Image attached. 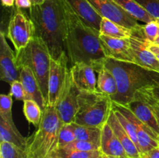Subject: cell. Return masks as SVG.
Listing matches in <instances>:
<instances>
[{
	"mask_svg": "<svg viewBox=\"0 0 159 158\" xmlns=\"http://www.w3.org/2000/svg\"><path fill=\"white\" fill-rule=\"evenodd\" d=\"M134 99H138L144 102L159 103V85L147 87L139 90L136 93Z\"/></svg>",
	"mask_w": 159,
	"mask_h": 158,
	"instance_id": "obj_30",
	"label": "cell"
},
{
	"mask_svg": "<svg viewBox=\"0 0 159 158\" xmlns=\"http://www.w3.org/2000/svg\"><path fill=\"white\" fill-rule=\"evenodd\" d=\"M75 135L76 139L95 143L100 147L102 129L98 127L79 125L75 122L70 124Z\"/></svg>",
	"mask_w": 159,
	"mask_h": 158,
	"instance_id": "obj_25",
	"label": "cell"
},
{
	"mask_svg": "<svg viewBox=\"0 0 159 158\" xmlns=\"http://www.w3.org/2000/svg\"><path fill=\"white\" fill-rule=\"evenodd\" d=\"M99 158H102V156H100V157H99Z\"/></svg>",
	"mask_w": 159,
	"mask_h": 158,
	"instance_id": "obj_48",
	"label": "cell"
},
{
	"mask_svg": "<svg viewBox=\"0 0 159 158\" xmlns=\"http://www.w3.org/2000/svg\"><path fill=\"white\" fill-rule=\"evenodd\" d=\"M62 149L66 150H72V151H93V150H100V147L98 144L89 141L75 139Z\"/></svg>",
	"mask_w": 159,
	"mask_h": 158,
	"instance_id": "obj_32",
	"label": "cell"
},
{
	"mask_svg": "<svg viewBox=\"0 0 159 158\" xmlns=\"http://www.w3.org/2000/svg\"><path fill=\"white\" fill-rule=\"evenodd\" d=\"M104 66L113 73L117 82L118 91L111 98L116 103L127 105L134 100L139 90L159 85V72L138 64L107 57Z\"/></svg>",
	"mask_w": 159,
	"mask_h": 158,
	"instance_id": "obj_3",
	"label": "cell"
},
{
	"mask_svg": "<svg viewBox=\"0 0 159 158\" xmlns=\"http://www.w3.org/2000/svg\"><path fill=\"white\" fill-rule=\"evenodd\" d=\"M100 39L102 42L106 53L108 57L120 60V61L135 63L134 56L129 39H118L101 35ZM136 64V63H135Z\"/></svg>",
	"mask_w": 159,
	"mask_h": 158,
	"instance_id": "obj_13",
	"label": "cell"
},
{
	"mask_svg": "<svg viewBox=\"0 0 159 158\" xmlns=\"http://www.w3.org/2000/svg\"><path fill=\"white\" fill-rule=\"evenodd\" d=\"M100 150L102 155L110 158H129L120 141L107 122L102 128Z\"/></svg>",
	"mask_w": 159,
	"mask_h": 158,
	"instance_id": "obj_16",
	"label": "cell"
},
{
	"mask_svg": "<svg viewBox=\"0 0 159 158\" xmlns=\"http://www.w3.org/2000/svg\"><path fill=\"white\" fill-rule=\"evenodd\" d=\"M46 158H61V157L58 156V154L57 153V151H56L54 152V153H53L52 154L50 155V156H47Z\"/></svg>",
	"mask_w": 159,
	"mask_h": 158,
	"instance_id": "obj_43",
	"label": "cell"
},
{
	"mask_svg": "<svg viewBox=\"0 0 159 158\" xmlns=\"http://www.w3.org/2000/svg\"><path fill=\"white\" fill-rule=\"evenodd\" d=\"M113 111L111 97L97 90L81 91L79 94V110L75 122L79 125L102 129Z\"/></svg>",
	"mask_w": 159,
	"mask_h": 158,
	"instance_id": "obj_6",
	"label": "cell"
},
{
	"mask_svg": "<svg viewBox=\"0 0 159 158\" xmlns=\"http://www.w3.org/2000/svg\"><path fill=\"white\" fill-rule=\"evenodd\" d=\"M76 139L75 135L70 124L63 123L60 130L58 139V149H62Z\"/></svg>",
	"mask_w": 159,
	"mask_h": 158,
	"instance_id": "obj_31",
	"label": "cell"
},
{
	"mask_svg": "<svg viewBox=\"0 0 159 158\" xmlns=\"http://www.w3.org/2000/svg\"><path fill=\"white\" fill-rule=\"evenodd\" d=\"M158 143H159V137H158Z\"/></svg>",
	"mask_w": 159,
	"mask_h": 158,
	"instance_id": "obj_49",
	"label": "cell"
},
{
	"mask_svg": "<svg viewBox=\"0 0 159 158\" xmlns=\"http://www.w3.org/2000/svg\"><path fill=\"white\" fill-rule=\"evenodd\" d=\"M102 158H110V157H108V156H104V155H102Z\"/></svg>",
	"mask_w": 159,
	"mask_h": 158,
	"instance_id": "obj_47",
	"label": "cell"
},
{
	"mask_svg": "<svg viewBox=\"0 0 159 158\" xmlns=\"http://www.w3.org/2000/svg\"><path fill=\"white\" fill-rule=\"evenodd\" d=\"M97 90L110 97H113L117 93V82L113 73L105 66L98 71Z\"/></svg>",
	"mask_w": 159,
	"mask_h": 158,
	"instance_id": "obj_23",
	"label": "cell"
},
{
	"mask_svg": "<svg viewBox=\"0 0 159 158\" xmlns=\"http://www.w3.org/2000/svg\"><path fill=\"white\" fill-rule=\"evenodd\" d=\"M12 96L10 94H2L0 95V117L3 118L11 125L16 126L12 113Z\"/></svg>",
	"mask_w": 159,
	"mask_h": 158,
	"instance_id": "obj_28",
	"label": "cell"
},
{
	"mask_svg": "<svg viewBox=\"0 0 159 158\" xmlns=\"http://www.w3.org/2000/svg\"><path fill=\"white\" fill-rule=\"evenodd\" d=\"M70 71L73 81L79 91H97L96 71L91 65L85 63L75 64L70 67Z\"/></svg>",
	"mask_w": 159,
	"mask_h": 158,
	"instance_id": "obj_15",
	"label": "cell"
},
{
	"mask_svg": "<svg viewBox=\"0 0 159 158\" xmlns=\"http://www.w3.org/2000/svg\"><path fill=\"white\" fill-rule=\"evenodd\" d=\"M30 17L36 37L46 44L51 58L58 60L65 54L66 36V2L65 0H46L30 8Z\"/></svg>",
	"mask_w": 159,
	"mask_h": 158,
	"instance_id": "obj_2",
	"label": "cell"
},
{
	"mask_svg": "<svg viewBox=\"0 0 159 158\" xmlns=\"http://www.w3.org/2000/svg\"><path fill=\"white\" fill-rule=\"evenodd\" d=\"M107 123L110 125V127L113 130L116 136H117L119 140L120 141L121 144L124 147L128 157L141 158V153H140L139 150L137 147V146L135 145L134 143L133 142L131 138L127 134L123 125H121L113 109L112 111L111 114H110L108 121H107Z\"/></svg>",
	"mask_w": 159,
	"mask_h": 158,
	"instance_id": "obj_20",
	"label": "cell"
},
{
	"mask_svg": "<svg viewBox=\"0 0 159 158\" xmlns=\"http://www.w3.org/2000/svg\"><path fill=\"white\" fill-rule=\"evenodd\" d=\"M15 6L19 9H30L33 5L30 0H16Z\"/></svg>",
	"mask_w": 159,
	"mask_h": 158,
	"instance_id": "obj_38",
	"label": "cell"
},
{
	"mask_svg": "<svg viewBox=\"0 0 159 158\" xmlns=\"http://www.w3.org/2000/svg\"><path fill=\"white\" fill-rule=\"evenodd\" d=\"M113 111H114V112H115V114H116L117 119H119V121H120V122L121 123V125H123V127H124V129L126 130V132L127 133V134H128L129 136L131 138V139L133 140V142L134 143L135 145L137 146V147H138V150H139L138 136H137L136 132H135V129H134V127L133 124H132L131 122H130V121H129L128 119H127V118L124 116V115L121 114L120 112H118L117 110L114 109V108H113Z\"/></svg>",
	"mask_w": 159,
	"mask_h": 158,
	"instance_id": "obj_33",
	"label": "cell"
},
{
	"mask_svg": "<svg viewBox=\"0 0 159 158\" xmlns=\"http://www.w3.org/2000/svg\"><path fill=\"white\" fill-rule=\"evenodd\" d=\"M71 10L87 26L99 31L102 21L101 15L96 12L88 0H65Z\"/></svg>",
	"mask_w": 159,
	"mask_h": 158,
	"instance_id": "obj_17",
	"label": "cell"
},
{
	"mask_svg": "<svg viewBox=\"0 0 159 158\" xmlns=\"http://www.w3.org/2000/svg\"><path fill=\"white\" fill-rule=\"evenodd\" d=\"M145 103L148 104L152 107L159 122V103H157V102H145Z\"/></svg>",
	"mask_w": 159,
	"mask_h": 158,
	"instance_id": "obj_39",
	"label": "cell"
},
{
	"mask_svg": "<svg viewBox=\"0 0 159 158\" xmlns=\"http://www.w3.org/2000/svg\"><path fill=\"white\" fill-rule=\"evenodd\" d=\"M51 57L44 42L34 37L29 44L16 52V64L19 69L28 67L35 75L48 105V78Z\"/></svg>",
	"mask_w": 159,
	"mask_h": 158,
	"instance_id": "obj_5",
	"label": "cell"
},
{
	"mask_svg": "<svg viewBox=\"0 0 159 158\" xmlns=\"http://www.w3.org/2000/svg\"><path fill=\"white\" fill-rule=\"evenodd\" d=\"M155 56H156V57H157V59H158V60H159V54H155Z\"/></svg>",
	"mask_w": 159,
	"mask_h": 158,
	"instance_id": "obj_46",
	"label": "cell"
},
{
	"mask_svg": "<svg viewBox=\"0 0 159 158\" xmlns=\"http://www.w3.org/2000/svg\"><path fill=\"white\" fill-rule=\"evenodd\" d=\"M155 43V44L159 45V37H157V39L155 40V42H154V43Z\"/></svg>",
	"mask_w": 159,
	"mask_h": 158,
	"instance_id": "obj_44",
	"label": "cell"
},
{
	"mask_svg": "<svg viewBox=\"0 0 159 158\" xmlns=\"http://www.w3.org/2000/svg\"><path fill=\"white\" fill-rule=\"evenodd\" d=\"M99 36V30L85 24L66 3L65 50L70 67L85 63L96 73L103 68L108 57Z\"/></svg>",
	"mask_w": 159,
	"mask_h": 158,
	"instance_id": "obj_1",
	"label": "cell"
},
{
	"mask_svg": "<svg viewBox=\"0 0 159 158\" xmlns=\"http://www.w3.org/2000/svg\"><path fill=\"white\" fill-rule=\"evenodd\" d=\"M99 33L107 37L118 39H129L133 36H138L136 31L129 28L117 24L111 20L106 18H102L99 28Z\"/></svg>",
	"mask_w": 159,
	"mask_h": 158,
	"instance_id": "obj_22",
	"label": "cell"
},
{
	"mask_svg": "<svg viewBox=\"0 0 159 158\" xmlns=\"http://www.w3.org/2000/svg\"><path fill=\"white\" fill-rule=\"evenodd\" d=\"M20 81L24 88L26 99L35 101L42 109H44L47 106V102L43 97L40 85L30 68L28 67L20 68Z\"/></svg>",
	"mask_w": 159,
	"mask_h": 158,
	"instance_id": "obj_18",
	"label": "cell"
},
{
	"mask_svg": "<svg viewBox=\"0 0 159 158\" xmlns=\"http://www.w3.org/2000/svg\"><path fill=\"white\" fill-rule=\"evenodd\" d=\"M114 1L129 15L134 17L138 22L148 23L155 20V19L148 13L145 9L141 7L135 0H114Z\"/></svg>",
	"mask_w": 159,
	"mask_h": 158,
	"instance_id": "obj_24",
	"label": "cell"
},
{
	"mask_svg": "<svg viewBox=\"0 0 159 158\" xmlns=\"http://www.w3.org/2000/svg\"><path fill=\"white\" fill-rule=\"evenodd\" d=\"M28 157H29V156H28ZM29 158H30V157H29Z\"/></svg>",
	"mask_w": 159,
	"mask_h": 158,
	"instance_id": "obj_50",
	"label": "cell"
},
{
	"mask_svg": "<svg viewBox=\"0 0 159 158\" xmlns=\"http://www.w3.org/2000/svg\"><path fill=\"white\" fill-rule=\"evenodd\" d=\"M23 114L26 120L37 128L41 121L43 109L35 101L25 99L23 101Z\"/></svg>",
	"mask_w": 159,
	"mask_h": 158,
	"instance_id": "obj_26",
	"label": "cell"
},
{
	"mask_svg": "<svg viewBox=\"0 0 159 158\" xmlns=\"http://www.w3.org/2000/svg\"><path fill=\"white\" fill-rule=\"evenodd\" d=\"M142 30L145 40L150 43H154L158 37L159 26L155 20L150 23H144L142 26Z\"/></svg>",
	"mask_w": 159,
	"mask_h": 158,
	"instance_id": "obj_34",
	"label": "cell"
},
{
	"mask_svg": "<svg viewBox=\"0 0 159 158\" xmlns=\"http://www.w3.org/2000/svg\"><path fill=\"white\" fill-rule=\"evenodd\" d=\"M153 18H159V0H135Z\"/></svg>",
	"mask_w": 159,
	"mask_h": 158,
	"instance_id": "obj_35",
	"label": "cell"
},
{
	"mask_svg": "<svg viewBox=\"0 0 159 158\" xmlns=\"http://www.w3.org/2000/svg\"><path fill=\"white\" fill-rule=\"evenodd\" d=\"M79 92L80 91L75 85L69 69L65 86L56 105L57 114L63 123L71 124L75 122L79 110Z\"/></svg>",
	"mask_w": 159,
	"mask_h": 158,
	"instance_id": "obj_10",
	"label": "cell"
},
{
	"mask_svg": "<svg viewBox=\"0 0 159 158\" xmlns=\"http://www.w3.org/2000/svg\"><path fill=\"white\" fill-rule=\"evenodd\" d=\"M30 1L32 2V5H38L44 2L46 0H30Z\"/></svg>",
	"mask_w": 159,
	"mask_h": 158,
	"instance_id": "obj_42",
	"label": "cell"
},
{
	"mask_svg": "<svg viewBox=\"0 0 159 158\" xmlns=\"http://www.w3.org/2000/svg\"><path fill=\"white\" fill-rule=\"evenodd\" d=\"M148 48L154 54H159V45L155 44L149 42L148 45Z\"/></svg>",
	"mask_w": 159,
	"mask_h": 158,
	"instance_id": "obj_40",
	"label": "cell"
},
{
	"mask_svg": "<svg viewBox=\"0 0 159 158\" xmlns=\"http://www.w3.org/2000/svg\"><path fill=\"white\" fill-rule=\"evenodd\" d=\"M113 108L120 112L133 124L138 136L141 154L159 147L158 135L147 125L141 122L125 105L113 102Z\"/></svg>",
	"mask_w": 159,
	"mask_h": 158,
	"instance_id": "obj_11",
	"label": "cell"
},
{
	"mask_svg": "<svg viewBox=\"0 0 159 158\" xmlns=\"http://www.w3.org/2000/svg\"><path fill=\"white\" fill-rule=\"evenodd\" d=\"M141 158H159V147L152 149L146 153H141Z\"/></svg>",
	"mask_w": 159,
	"mask_h": 158,
	"instance_id": "obj_37",
	"label": "cell"
},
{
	"mask_svg": "<svg viewBox=\"0 0 159 158\" xmlns=\"http://www.w3.org/2000/svg\"><path fill=\"white\" fill-rule=\"evenodd\" d=\"M35 36V27L30 17L21 9L16 8L9 20L6 34L16 52L26 47Z\"/></svg>",
	"mask_w": 159,
	"mask_h": 158,
	"instance_id": "obj_7",
	"label": "cell"
},
{
	"mask_svg": "<svg viewBox=\"0 0 159 158\" xmlns=\"http://www.w3.org/2000/svg\"><path fill=\"white\" fill-rule=\"evenodd\" d=\"M0 158H29L26 151L7 142L0 143Z\"/></svg>",
	"mask_w": 159,
	"mask_h": 158,
	"instance_id": "obj_27",
	"label": "cell"
},
{
	"mask_svg": "<svg viewBox=\"0 0 159 158\" xmlns=\"http://www.w3.org/2000/svg\"><path fill=\"white\" fill-rule=\"evenodd\" d=\"M9 85H10V91H9L10 95L19 101H24L26 99V93L20 79L14 81Z\"/></svg>",
	"mask_w": 159,
	"mask_h": 158,
	"instance_id": "obj_36",
	"label": "cell"
},
{
	"mask_svg": "<svg viewBox=\"0 0 159 158\" xmlns=\"http://www.w3.org/2000/svg\"><path fill=\"white\" fill-rule=\"evenodd\" d=\"M130 41L135 63L148 69L159 72V60L148 48L149 41L136 35L130 37Z\"/></svg>",
	"mask_w": 159,
	"mask_h": 158,
	"instance_id": "obj_14",
	"label": "cell"
},
{
	"mask_svg": "<svg viewBox=\"0 0 159 158\" xmlns=\"http://www.w3.org/2000/svg\"><path fill=\"white\" fill-rule=\"evenodd\" d=\"M155 21L157 22V23H158V26H159V18L158 19H156V20H155ZM158 37H159V30H158Z\"/></svg>",
	"mask_w": 159,
	"mask_h": 158,
	"instance_id": "obj_45",
	"label": "cell"
},
{
	"mask_svg": "<svg viewBox=\"0 0 159 158\" xmlns=\"http://www.w3.org/2000/svg\"><path fill=\"white\" fill-rule=\"evenodd\" d=\"M63 122L56 107L47 105L43 110L42 119L35 133L29 138L28 156L46 158L58 150V139Z\"/></svg>",
	"mask_w": 159,
	"mask_h": 158,
	"instance_id": "obj_4",
	"label": "cell"
},
{
	"mask_svg": "<svg viewBox=\"0 0 159 158\" xmlns=\"http://www.w3.org/2000/svg\"><path fill=\"white\" fill-rule=\"evenodd\" d=\"M57 153L61 158H99L102 156L100 150L93 151H72L58 149Z\"/></svg>",
	"mask_w": 159,
	"mask_h": 158,
	"instance_id": "obj_29",
	"label": "cell"
},
{
	"mask_svg": "<svg viewBox=\"0 0 159 158\" xmlns=\"http://www.w3.org/2000/svg\"><path fill=\"white\" fill-rule=\"evenodd\" d=\"M125 105L141 122L147 125L159 136V122L153 109L148 104L134 99Z\"/></svg>",
	"mask_w": 159,
	"mask_h": 158,
	"instance_id": "obj_19",
	"label": "cell"
},
{
	"mask_svg": "<svg viewBox=\"0 0 159 158\" xmlns=\"http://www.w3.org/2000/svg\"><path fill=\"white\" fill-rule=\"evenodd\" d=\"M102 18L108 19L117 24L136 31L139 36L145 39L142 26L137 20L129 15L114 0H88Z\"/></svg>",
	"mask_w": 159,
	"mask_h": 158,
	"instance_id": "obj_8",
	"label": "cell"
},
{
	"mask_svg": "<svg viewBox=\"0 0 159 158\" xmlns=\"http://www.w3.org/2000/svg\"><path fill=\"white\" fill-rule=\"evenodd\" d=\"M0 140L13 144L24 151H27L29 138H26L20 133L16 126L0 117Z\"/></svg>",
	"mask_w": 159,
	"mask_h": 158,
	"instance_id": "obj_21",
	"label": "cell"
},
{
	"mask_svg": "<svg viewBox=\"0 0 159 158\" xmlns=\"http://www.w3.org/2000/svg\"><path fill=\"white\" fill-rule=\"evenodd\" d=\"M68 58L66 54L58 60L51 58L48 78V106L56 107L65 86L68 71Z\"/></svg>",
	"mask_w": 159,
	"mask_h": 158,
	"instance_id": "obj_9",
	"label": "cell"
},
{
	"mask_svg": "<svg viewBox=\"0 0 159 158\" xmlns=\"http://www.w3.org/2000/svg\"><path fill=\"white\" fill-rule=\"evenodd\" d=\"M20 70L16 64V54L6 41V34L0 33V77L1 80L11 84L20 79Z\"/></svg>",
	"mask_w": 159,
	"mask_h": 158,
	"instance_id": "obj_12",
	"label": "cell"
},
{
	"mask_svg": "<svg viewBox=\"0 0 159 158\" xmlns=\"http://www.w3.org/2000/svg\"><path fill=\"white\" fill-rule=\"evenodd\" d=\"M16 0H2V4L5 7H13Z\"/></svg>",
	"mask_w": 159,
	"mask_h": 158,
	"instance_id": "obj_41",
	"label": "cell"
}]
</instances>
